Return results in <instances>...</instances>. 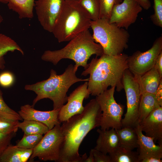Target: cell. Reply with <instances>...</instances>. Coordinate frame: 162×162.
<instances>
[{
	"label": "cell",
	"mask_w": 162,
	"mask_h": 162,
	"mask_svg": "<svg viewBox=\"0 0 162 162\" xmlns=\"http://www.w3.org/2000/svg\"><path fill=\"white\" fill-rule=\"evenodd\" d=\"M14 81V76L11 72L5 71L0 74V86L8 88L11 86Z\"/></svg>",
	"instance_id": "obj_32"
},
{
	"label": "cell",
	"mask_w": 162,
	"mask_h": 162,
	"mask_svg": "<svg viewBox=\"0 0 162 162\" xmlns=\"http://www.w3.org/2000/svg\"><path fill=\"white\" fill-rule=\"evenodd\" d=\"M122 83L127 99V111L122 120V128L135 127L138 124V109L141 94L139 85L128 69L123 75Z\"/></svg>",
	"instance_id": "obj_8"
},
{
	"label": "cell",
	"mask_w": 162,
	"mask_h": 162,
	"mask_svg": "<svg viewBox=\"0 0 162 162\" xmlns=\"http://www.w3.org/2000/svg\"><path fill=\"white\" fill-rule=\"evenodd\" d=\"M162 51V36L158 37L148 50L137 51L128 56V69L134 76L142 75L153 68L157 58Z\"/></svg>",
	"instance_id": "obj_10"
},
{
	"label": "cell",
	"mask_w": 162,
	"mask_h": 162,
	"mask_svg": "<svg viewBox=\"0 0 162 162\" xmlns=\"http://www.w3.org/2000/svg\"><path fill=\"white\" fill-rule=\"evenodd\" d=\"M65 0H37L34 6L38 20L43 28L52 33Z\"/></svg>",
	"instance_id": "obj_12"
},
{
	"label": "cell",
	"mask_w": 162,
	"mask_h": 162,
	"mask_svg": "<svg viewBox=\"0 0 162 162\" xmlns=\"http://www.w3.org/2000/svg\"><path fill=\"white\" fill-rule=\"evenodd\" d=\"M33 149H26L9 145L0 155V162H26Z\"/></svg>",
	"instance_id": "obj_20"
},
{
	"label": "cell",
	"mask_w": 162,
	"mask_h": 162,
	"mask_svg": "<svg viewBox=\"0 0 162 162\" xmlns=\"http://www.w3.org/2000/svg\"><path fill=\"white\" fill-rule=\"evenodd\" d=\"M139 124L145 135L153 138L154 142L158 141L162 146V106L156 108Z\"/></svg>",
	"instance_id": "obj_15"
},
{
	"label": "cell",
	"mask_w": 162,
	"mask_h": 162,
	"mask_svg": "<svg viewBox=\"0 0 162 162\" xmlns=\"http://www.w3.org/2000/svg\"><path fill=\"white\" fill-rule=\"evenodd\" d=\"M35 0H0V3L7 4L10 10L16 13L19 18L32 19Z\"/></svg>",
	"instance_id": "obj_19"
},
{
	"label": "cell",
	"mask_w": 162,
	"mask_h": 162,
	"mask_svg": "<svg viewBox=\"0 0 162 162\" xmlns=\"http://www.w3.org/2000/svg\"><path fill=\"white\" fill-rule=\"evenodd\" d=\"M74 0V1H78V0Z\"/></svg>",
	"instance_id": "obj_41"
},
{
	"label": "cell",
	"mask_w": 162,
	"mask_h": 162,
	"mask_svg": "<svg viewBox=\"0 0 162 162\" xmlns=\"http://www.w3.org/2000/svg\"><path fill=\"white\" fill-rule=\"evenodd\" d=\"M154 14L150 18L155 26L162 28V0H154Z\"/></svg>",
	"instance_id": "obj_31"
},
{
	"label": "cell",
	"mask_w": 162,
	"mask_h": 162,
	"mask_svg": "<svg viewBox=\"0 0 162 162\" xmlns=\"http://www.w3.org/2000/svg\"><path fill=\"white\" fill-rule=\"evenodd\" d=\"M100 12L99 19L109 20L113 6L122 2V0H99Z\"/></svg>",
	"instance_id": "obj_28"
},
{
	"label": "cell",
	"mask_w": 162,
	"mask_h": 162,
	"mask_svg": "<svg viewBox=\"0 0 162 162\" xmlns=\"http://www.w3.org/2000/svg\"><path fill=\"white\" fill-rule=\"evenodd\" d=\"M89 14L92 21L99 19L100 7L99 0H78Z\"/></svg>",
	"instance_id": "obj_26"
},
{
	"label": "cell",
	"mask_w": 162,
	"mask_h": 162,
	"mask_svg": "<svg viewBox=\"0 0 162 162\" xmlns=\"http://www.w3.org/2000/svg\"><path fill=\"white\" fill-rule=\"evenodd\" d=\"M94 162H111L109 154H104L95 149H92Z\"/></svg>",
	"instance_id": "obj_34"
},
{
	"label": "cell",
	"mask_w": 162,
	"mask_h": 162,
	"mask_svg": "<svg viewBox=\"0 0 162 162\" xmlns=\"http://www.w3.org/2000/svg\"><path fill=\"white\" fill-rule=\"evenodd\" d=\"M115 88L114 86L111 87L96 96L95 98L102 112L100 124L101 129H119L122 128L121 121L124 107L115 100Z\"/></svg>",
	"instance_id": "obj_7"
},
{
	"label": "cell",
	"mask_w": 162,
	"mask_h": 162,
	"mask_svg": "<svg viewBox=\"0 0 162 162\" xmlns=\"http://www.w3.org/2000/svg\"><path fill=\"white\" fill-rule=\"evenodd\" d=\"M15 51L24 55L23 50L14 40L6 35L0 33V70H3L5 67L4 55L8 52Z\"/></svg>",
	"instance_id": "obj_23"
},
{
	"label": "cell",
	"mask_w": 162,
	"mask_h": 162,
	"mask_svg": "<svg viewBox=\"0 0 162 162\" xmlns=\"http://www.w3.org/2000/svg\"><path fill=\"white\" fill-rule=\"evenodd\" d=\"M155 95L158 104L162 106V81L158 88Z\"/></svg>",
	"instance_id": "obj_36"
},
{
	"label": "cell",
	"mask_w": 162,
	"mask_h": 162,
	"mask_svg": "<svg viewBox=\"0 0 162 162\" xmlns=\"http://www.w3.org/2000/svg\"><path fill=\"white\" fill-rule=\"evenodd\" d=\"M101 115L98 103L93 99L85 105L81 113L62 123L63 139L58 162H84L87 155L79 154V147L88 134L100 126Z\"/></svg>",
	"instance_id": "obj_1"
},
{
	"label": "cell",
	"mask_w": 162,
	"mask_h": 162,
	"mask_svg": "<svg viewBox=\"0 0 162 162\" xmlns=\"http://www.w3.org/2000/svg\"><path fill=\"white\" fill-rule=\"evenodd\" d=\"M34 107L28 104L22 106L18 113L22 119L41 122L47 126L49 130L55 125L61 124L58 119L60 109L41 111L36 110Z\"/></svg>",
	"instance_id": "obj_14"
},
{
	"label": "cell",
	"mask_w": 162,
	"mask_h": 162,
	"mask_svg": "<svg viewBox=\"0 0 162 162\" xmlns=\"http://www.w3.org/2000/svg\"><path fill=\"white\" fill-rule=\"evenodd\" d=\"M116 130L119 138L118 147L129 151L138 148V138L134 128L127 127Z\"/></svg>",
	"instance_id": "obj_21"
},
{
	"label": "cell",
	"mask_w": 162,
	"mask_h": 162,
	"mask_svg": "<svg viewBox=\"0 0 162 162\" xmlns=\"http://www.w3.org/2000/svg\"><path fill=\"white\" fill-rule=\"evenodd\" d=\"M161 158L156 157H150L142 160L140 162H161Z\"/></svg>",
	"instance_id": "obj_38"
},
{
	"label": "cell",
	"mask_w": 162,
	"mask_h": 162,
	"mask_svg": "<svg viewBox=\"0 0 162 162\" xmlns=\"http://www.w3.org/2000/svg\"><path fill=\"white\" fill-rule=\"evenodd\" d=\"M0 115L8 118L20 120L22 119L19 113L10 108L5 103L3 93L0 89Z\"/></svg>",
	"instance_id": "obj_30"
},
{
	"label": "cell",
	"mask_w": 162,
	"mask_h": 162,
	"mask_svg": "<svg viewBox=\"0 0 162 162\" xmlns=\"http://www.w3.org/2000/svg\"><path fill=\"white\" fill-rule=\"evenodd\" d=\"M108 154L111 162H140L138 153L119 147Z\"/></svg>",
	"instance_id": "obj_24"
},
{
	"label": "cell",
	"mask_w": 162,
	"mask_h": 162,
	"mask_svg": "<svg viewBox=\"0 0 162 162\" xmlns=\"http://www.w3.org/2000/svg\"><path fill=\"white\" fill-rule=\"evenodd\" d=\"M88 81L78 86L68 97L67 103L60 108L58 115L59 122L62 123L72 116L81 113L84 109L82 104L84 99L89 97Z\"/></svg>",
	"instance_id": "obj_13"
},
{
	"label": "cell",
	"mask_w": 162,
	"mask_h": 162,
	"mask_svg": "<svg viewBox=\"0 0 162 162\" xmlns=\"http://www.w3.org/2000/svg\"><path fill=\"white\" fill-rule=\"evenodd\" d=\"M159 106H160L157 101L155 94L145 93L141 94L138 109V124Z\"/></svg>",
	"instance_id": "obj_22"
},
{
	"label": "cell",
	"mask_w": 162,
	"mask_h": 162,
	"mask_svg": "<svg viewBox=\"0 0 162 162\" xmlns=\"http://www.w3.org/2000/svg\"><path fill=\"white\" fill-rule=\"evenodd\" d=\"M3 20V19L2 16L0 14V25Z\"/></svg>",
	"instance_id": "obj_40"
},
{
	"label": "cell",
	"mask_w": 162,
	"mask_h": 162,
	"mask_svg": "<svg viewBox=\"0 0 162 162\" xmlns=\"http://www.w3.org/2000/svg\"><path fill=\"white\" fill-rule=\"evenodd\" d=\"M142 9L134 0H124L121 3L113 6L109 22L127 30L135 22Z\"/></svg>",
	"instance_id": "obj_11"
},
{
	"label": "cell",
	"mask_w": 162,
	"mask_h": 162,
	"mask_svg": "<svg viewBox=\"0 0 162 162\" xmlns=\"http://www.w3.org/2000/svg\"><path fill=\"white\" fill-rule=\"evenodd\" d=\"M84 162H94V160L92 149L90 152L89 156L87 158Z\"/></svg>",
	"instance_id": "obj_39"
},
{
	"label": "cell",
	"mask_w": 162,
	"mask_h": 162,
	"mask_svg": "<svg viewBox=\"0 0 162 162\" xmlns=\"http://www.w3.org/2000/svg\"><path fill=\"white\" fill-rule=\"evenodd\" d=\"M91 21L78 1L65 0L52 33L59 43L69 41L88 29Z\"/></svg>",
	"instance_id": "obj_5"
},
{
	"label": "cell",
	"mask_w": 162,
	"mask_h": 162,
	"mask_svg": "<svg viewBox=\"0 0 162 162\" xmlns=\"http://www.w3.org/2000/svg\"><path fill=\"white\" fill-rule=\"evenodd\" d=\"M154 67L157 69L161 76L162 77V51L157 58Z\"/></svg>",
	"instance_id": "obj_35"
},
{
	"label": "cell",
	"mask_w": 162,
	"mask_h": 162,
	"mask_svg": "<svg viewBox=\"0 0 162 162\" xmlns=\"http://www.w3.org/2000/svg\"><path fill=\"white\" fill-rule=\"evenodd\" d=\"M19 128L21 129L26 135L41 134H45L50 130L44 124L36 121L24 120L22 122H19Z\"/></svg>",
	"instance_id": "obj_25"
},
{
	"label": "cell",
	"mask_w": 162,
	"mask_h": 162,
	"mask_svg": "<svg viewBox=\"0 0 162 162\" xmlns=\"http://www.w3.org/2000/svg\"><path fill=\"white\" fill-rule=\"evenodd\" d=\"M90 27L94 41L101 45L104 54L118 55L128 48L130 34L127 30L101 19L92 20Z\"/></svg>",
	"instance_id": "obj_6"
},
{
	"label": "cell",
	"mask_w": 162,
	"mask_h": 162,
	"mask_svg": "<svg viewBox=\"0 0 162 162\" xmlns=\"http://www.w3.org/2000/svg\"><path fill=\"white\" fill-rule=\"evenodd\" d=\"M42 135L24 134L22 138L16 145L18 147L26 149H33L40 142Z\"/></svg>",
	"instance_id": "obj_27"
},
{
	"label": "cell",
	"mask_w": 162,
	"mask_h": 162,
	"mask_svg": "<svg viewBox=\"0 0 162 162\" xmlns=\"http://www.w3.org/2000/svg\"><path fill=\"white\" fill-rule=\"evenodd\" d=\"M61 124L55 125L44 134L33 150L30 161L37 157L40 160L58 162L60 146L62 140Z\"/></svg>",
	"instance_id": "obj_9"
},
{
	"label": "cell",
	"mask_w": 162,
	"mask_h": 162,
	"mask_svg": "<svg viewBox=\"0 0 162 162\" xmlns=\"http://www.w3.org/2000/svg\"><path fill=\"white\" fill-rule=\"evenodd\" d=\"M128 56L122 53L116 55L103 53L99 58H93L81 75L89 74L88 89L92 95L97 96L114 86L118 92L123 89L122 79L128 69Z\"/></svg>",
	"instance_id": "obj_2"
},
{
	"label": "cell",
	"mask_w": 162,
	"mask_h": 162,
	"mask_svg": "<svg viewBox=\"0 0 162 162\" xmlns=\"http://www.w3.org/2000/svg\"><path fill=\"white\" fill-rule=\"evenodd\" d=\"M16 134V133L8 134L0 133V155L10 144L12 138Z\"/></svg>",
	"instance_id": "obj_33"
},
{
	"label": "cell",
	"mask_w": 162,
	"mask_h": 162,
	"mask_svg": "<svg viewBox=\"0 0 162 162\" xmlns=\"http://www.w3.org/2000/svg\"><path fill=\"white\" fill-rule=\"evenodd\" d=\"M19 122V120L10 119L0 115V133H16Z\"/></svg>",
	"instance_id": "obj_29"
},
{
	"label": "cell",
	"mask_w": 162,
	"mask_h": 162,
	"mask_svg": "<svg viewBox=\"0 0 162 162\" xmlns=\"http://www.w3.org/2000/svg\"><path fill=\"white\" fill-rule=\"evenodd\" d=\"M62 48L57 50H47L41 56L42 60L56 65L62 59H69L75 62L74 70L76 72L79 67L86 69L87 62L91 56L95 55L100 56L103 53V48L96 43L88 29L86 30L69 41Z\"/></svg>",
	"instance_id": "obj_4"
},
{
	"label": "cell",
	"mask_w": 162,
	"mask_h": 162,
	"mask_svg": "<svg viewBox=\"0 0 162 162\" xmlns=\"http://www.w3.org/2000/svg\"><path fill=\"white\" fill-rule=\"evenodd\" d=\"M138 3L142 8L148 9L151 6V3L149 0H134Z\"/></svg>",
	"instance_id": "obj_37"
},
{
	"label": "cell",
	"mask_w": 162,
	"mask_h": 162,
	"mask_svg": "<svg viewBox=\"0 0 162 162\" xmlns=\"http://www.w3.org/2000/svg\"><path fill=\"white\" fill-rule=\"evenodd\" d=\"M138 138L139 157L140 162L150 158H162V146L156 145L153 138L144 135L139 124L134 127Z\"/></svg>",
	"instance_id": "obj_16"
},
{
	"label": "cell",
	"mask_w": 162,
	"mask_h": 162,
	"mask_svg": "<svg viewBox=\"0 0 162 162\" xmlns=\"http://www.w3.org/2000/svg\"><path fill=\"white\" fill-rule=\"evenodd\" d=\"M97 132L99 134V136L94 149L108 154L118 147L119 138L115 129H98Z\"/></svg>",
	"instance_id": "obj_17"
},
{
	"label": "cell",
	"mask_w": 162,
	"mask_h": 162,
	"mask_svg": "<svg viewBox=\"0 0 162 162\" xmlns=\"http://www.w3.org/2000/svg\"><path fill=\"white\" fill-rule=\"evenodd\" d=\"M74 66L70 64L62 74L57 75L56 71L52 69L50 76L47 79L25 85L26 90L33 91L37 94L31 106L34 107L40 100L49 98L53 102V109H60L67 101V93L70 87L76 82L88 80V78H78Z\"/></svg>",
	"instance_id": "obj_3"
},
{
	"label": "cell",
	"mask_w": 162,
	"mask_h": 162,
	"mask_svg": "<svg viewBox=\"0 0 162 162\" xmlns=\"http://www.w3.org/2000/svg\"><path fill=\"white\" fill-rule=\"evenodd\" d=\"M134 77L139 85L141 95L145 93L155 94L162 81V77L154 66L142 75Z\"/></svg>",
	"instance_id": "obj_18"
}]
</instances>
